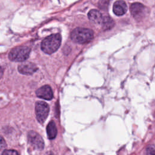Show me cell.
I'll return each instance as SVG.
<instances>
[{
	"label": "cell",
	"mask_w": 155,
	"mask_h": 155,
	"mask_svg": "<svg viewBox=\"0 0 155 155\" xmlns=\"http://www.w3.org/2000/svg\"><path fill=\"white\" fill-rule=\"evenodd\" d=\"M47 134L48 138L50 140L53 139L57 135V128L56 124L53 120H51L47 126Z\"/></svg>",
	"instance_id": "11"
},
{
	"label": "cell",
	"mask_w": 155,
	"mask_h": 155,
	"mask_svg": "<svg viewBox=\"0 0 155 155\" xmlns=\"http://www.w3.org/2000/svg\"><path fill=\"white\" fill-rule=\"evenodd\" d=\"M114 13L117 16H122L127 11V5L124 1L119 0L114 2L113 7Z\"/></svg>",
	"instance_id": "9"
},
{
	"label": "cell",
	"mask_w": 155,
	"mask_h": 155,
	"mask_svg": "<svg viewBox=\"0 0 155 155\" xmlns=\"http://www.w3.org/2000/svg\"><path fill=\"white\" fill-rule=\"evenodd\" d=\"M130 12L135 19L139 21L145 16L147 8L142 4L134 2L130 5Z\"/></svg>",
	"instance_id": "5"
},
{
	"label": "cell",
	"mask_w": 155,
	"mask_h": 155,
	"mask_svg": "<svg viewBox=\"0 0 155 155\" xmlns=\"http://www.w3.org/2000/svg\"><path fill=\"white\" fill-rule=\"evenodd\" d=\"M28 142L35 148L42 150L44 148V142L42 137L36 132L34 131H30L28 133Z\"/></svg>",
	"instance_id": "6"
},
{
	"label": "cell",
	"mask_w": 155,
	"mask_h": 155,
	"mask_svg": "<svg viewBox=\"0 0 155 155\" xmlns=\"http://www.w3.org/2000/svg\"><path fill=\"white\" fill-rule=\"evenodd\" d=\"M114 22L112 18L109 16H105L103 18L102 22V28L104 30H108L111 29L114 26Z\"/></svg>",
	"instance_id": "12"
},
{
	"label": "cell",
	"mask_w": 155,
	"mask_h": 155,
	"mask_svg": "<svg viewBox=\"0 0 155 155\" xmlns=\"http://www.w3.org/2000/svg\"><path fill=\"white\" fill-rule=\"evenodd\" d=\"M45 155H54L53 153H51V152H49V153H47Z\"/></svg>",
	"instance_id": "15"
},
{
	"label": "cell",
	"mask_w": 155,
	"mask_h": 155,
	"mask_svg": "<svg viewBox=\"0 0 155 155\" xmlns=\"http://www.w3.org/2000/svg\"><path fill=\"white\" fill-rule=\"evenodd\" d=\"M70 36L72 41L76 43L85 44L92 40L93 32L89 28L78 27L71 31Z\"/></svg>",
	"instance_id": "2"
},
{
	"label": "cell",
	"mask_w": 155,
	"mask_h": 155,
	"mask_svg": "<svg viewBox=\"0 0 155 155\" xmlns=\"http://www.w3.org/2000/svg\"><path fill=\"white\" fill-rule=\"evenodd\" d=\"M61 44V36L59 34L51 35L43 39L41 42V49L46 54L55 52Z\"/></svg>",
	"instance_id": "1"
},
{
	"label": "cell",
	"mask_w": 155,
	"mask_h": 155,
	"mask_svg": "<svg viewBox=\"0 0 155 155\" xmlns=\"http://www.w3.org/2000/svg\"><path fill=\"white\" fill-rule=\"evenodd\" d=\"M30 48L27 46H19L13 48L8 54V58L12 61L22 62L28 59Z\"/></svg>",
	"instance_id": "3"
},
{
	"label": "cell",
	"mask_w": 155,
	"mask_h": 155,
	"mask_svg": "<svg viewBox=\"0 0 155 155\" xmlns=\"http://www.w3.org/2000/svg\"><path fill=\"white\" fill-rule=\"evenodd\" d=\"M145 155H155V145H148L145 150Z\"/></svg>",
	"instance_id": "13"
},
{
	"label": "cell",
	"mask_w": 155,
	"mask_h": 155,
	"mask_svg": "<svg viewBox=\"0 0 155 155\" xmlns=\"http://www.w3.org/2000/svg\"><path fill=\"white\" fill-rule=\"evenodd\" d=\"M88 19L91 22L94 24H102L103 17L101 12L96 9L91 10L88 13Z\"/></svg>",
	"instance_id": "10"
},
{
	"label": "cell",
	"mask_w": 155,
	"mask_h": 155,
	"mask_svg": "<svg viewBox=\"0 0 155 155\" xmlns=\"http://www.w3.org/2000/svg\"><path fill=\"white\" fill-rule=\"evenodd\" d=\"M50 108L48 105L43 101H38L35 105V113L38 121L44 123L49 113Z\"/></svg>",
	"instance_id": "4"
},
{
	"label": "cell",
	"mask_w": 155,
	"mask_h": 155,
	"mask_svg": "<svg viewBox=\"0 0 155 155\" xmlns=\"http://www.w3.org/2000/svg\"><path fill=\"white\" fill-rule=\"evenodd\" d=\"M18 69L19 72L21 74L29 75L34 73L37 70L38 68L34 64L31 62H27L20 65L18 67Z\"/></svg>",
	"instance_id": "8"
},
{
	"label": "cell",
	"mask_w": 155,
	"mask_h": 155,
	"mask_svg": "<svg viewBox=\"0 0 155 155\" xmlns=\"http://www.w3.org/2000/svg\"><path fill=\"white\" fill-rule=\"evenodd\" d=\"M2 155H19L18 151L15 150H4Z\"/></svg>",
	"instance_id": "14"
},
{
	"label": "cell",
	"mask_w": 155,
	"mask_h": 155,
	"mask_svg": "<svg viewBox=\"0 0 155 155\" xmlns=\"http://www.w3.org/2000/svg\"><path fill=\"white\" fill-rule=\"evenodd\" d=\"M36 96L41 99L45 100H51L53 97V94L51 87L49 85H44L36 91Z\"/></svg>",
	"instance_id": "7"
}]
</instances>
